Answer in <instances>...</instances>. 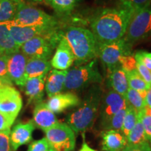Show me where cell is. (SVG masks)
<instances>
[{"label": "cell", "instance_id": "1", "mask_svg": "<svg viewBox=\"0 0 151 151\" xmlns=\"http://www.w3.org/2000/svg\"><path fill=\"white\" fill-rule=\"evenodd\" d=\"M134 14L118 5L104 9L92 18L90 27L98 43H108L124 38Z\"/></svg>", "mask_w": 151, "mask_h": 151}, {"label": "cell", "instance_id": "2", "mask_svg": "<svg viewBox=\"0 0 151 151\" xmlns=\"http://www.w3.org/2000/svg\"><path fill=\"white\" fill-rule=\"evenodd\" d=\"M102 95L101 86L99 84L92 85L77 109L68 115L66 122L76 134H84L93 127L99 114Z\"/></svg>", "mask_w": 151, "mask_h": 151}, {"label": "cell", "instance_id": "3", "mask_svg": "<svg viewBox=\"0 0 151 151\" xmlns=\"http://www.w3.org/2000/svg\"><path fill=\"white\" fill-rule=\"evenodd\" d=\"M62 35L72 50L76 66L86 65L97 57V41L90 30L82 27L70 26Z\"/></svg>", "mask_w": 151, "mask_h": 151}, {"label": "cell", "instance_id": "4", "mask_svg": "<svg viewBox=\"0 0 151 151\" xmlns=\"http://www.w3.org/2000/svg\"><path fill=\"white\" fill-rule=\"evenodd\" d=\"M102 81L96 59L81 66H76L67 71L64 90H78Z\"/></svg>", "mask_w": 151, "mask_h": 151}, {"label": "cell", "instance_id": "5", "mask_svg": "<svg viewBox=\"0 0 151 151\" xmlns=\"http://www.w3.org/2000/svg\"><path fill=\"white\" fill-rule=\"evenodd\" d=\"M10 22L18 27H58L55 17L22 1L19 3L14 19Z\"/></svg>", "mask_w": 151, "mask_h": 151}, {"label": "cell", "instance_id": "6", "mask_svg": "<svg viewBox=\"0 0 151 151\" xmlns=\"http://www.w3.org/2000/svg\"><path fill=\"white\" fill-rule=\"evenodd\" d=\"M62 37V31L58 29L47 35L32 38L23 43L20 50L28 58L49 60Z\"/></svg>", "mask_w": 151, "mask_h": 151}, {"label": "cell", "instance_id": "7", "mask_svg": "<svg viewBox=\"0 0 151 151\" xmlns=\"http://www.w3.org/2000/svg\"><path fill=\"white\" fill-rule=\"evenodd\" d=\"M151 37V4L132 16L124 39L130 45Z\"/></svg>", "mask_w": 151, "mask_h": 151}, {"label": "cell", "instance_id": "8", "mask_svg": "<svg viewBox=\"0 0 151 151\" xmlns=\"http://www.w3.org/2000/svg\"><path fill=\"white\" fill-rule=\"evenodd\" d=\"M50 151H73L76 146V134L67 123L58 122L44 131Z\"/></svg>", "mask_w": 151, "mask_h": 151}, {"label": "cell", "instance_id": "9", "mask_svg": "<svg viewBox=\"0 0 151 151\" xmlns=\"http://www.w3.org/2000/svg\"><path fill=\"white\" fill-rule=\"evenodd\" d=\"M132 48L124 38L111 43H97V57L110 70L120 65L122 57L132 54Z\"/></svg>", "mask_w": 151, "mask_h": 151}, {"label": "cell", "instance_id": "10", "mask_svg": "<svg viewBox=\"0 0 151 151\" xmlns=\"http://www.w3.org/2000/svg\"><path fill=\"white\" fill-rule=\"evenodd\" d=\"M22 107L20 92L13 86L0 87V113L12 125Z\"/></svg>", "mask_w": 151, "mask_h": 151}, {"label": "cell", "instance_id": "11", "mask_svg": "<svg viewBox=\"0 0 151 151\" xmlns=\"http://www.w3.org/2000/svg\"><path fill=\"white\" fill-rule=\"evenodd\" d=\"M128 106L125 97L110 90L102 95L99 109V125L104 130L112 117L121 109Z\"/></svg>", "mask_w": 151, "mask_h": 151}, {"label": "cell", "instance_id": "12", "mask_svg": "<svg viewBox=\"0 0 151 151\" xmlns=\"http://www.w3.org/2000/svg\"><path fill=\"white\" fill-rule=\"evenodd\" d=\"M28 58L20 50L9 55L7 70L9 78L17 86L24 88L26 83L25 69Z\"/></svg>", "mask_w": 151, "mask_h": 151}, {"label": "cell", "instance_id": "13", "mask_svg": "<svg viewBox=\"0 0 151 151\" xmlns=\"http://www.w3.org/2000/svg\"><path fill=\"white\" fill-rule=\"evenodd\" d=\"M11 36L19 46H21L26 41L37 36H44L59 29L57 27H18L10 22H6Z\"/></svg>", "mask_w": 151, "mask_h": 151}, {"label": "cell", "instance_id": "14", "mask_svg": "<svg viewBox=\"0 0 151 151\" xmlns=\"http://www.w3.org/2000/svg\"><path fill=\"white\" fill-rule=\"evenodd\" d=\"M74 61L75 58L72 50L67 41L62 35V39H60L54 55L50 61L52 67L57 70H67L71 67Z\"/></svg>", "mask_w": 151, "mask_h": 151}, {"label": "cell", "instance_id": "15", "mask_svg": "<svg viewBox=\"0 0 151 151\" xmlns=\"http://www.w3.org/2000/svg\"><path fill=\"white\" fill-rule=\"evenodd\" d=\"M35 125L32 120L26 123L17 124L10 133V142L13 150L16 151L23 145L32 140V133Z\"/></svg>", "mask_w": 151, "mask_h": 151}, {"label": "cell", "instance_id": "16", "mask_svg": "<svg viewBox=\"0 0 151 151\" xmlns=\"http://www.w3.org/2000/svg\"><path fill=\"white\" fill-rule=\"evenodd\" d=\"M32 121L35 127L42 129L43 132L59 122L55 113L49 109L47 104L43 101L36 104Z\"/></svg>", "mask_w": 151, "mask_h": 151}, {"label": "cell", "instance_id": "17", "mask_svg": "<svg viewBox=\"0 0 151 151\" xmlns=\"http://www.w3.org/2000/svg\"><path fill=\"white\" fill-rule=\"evenodd\" d=\"M80 103V98L76 94L73 92H66L49 98L46 104L49 109L54 113H60L67 109L78 106Z\"/></svg>", "mask_w": 151, "mask_h": 151}, {"label": "cell", "instance_id": "18", "mask_svg": "<svg viewBox=\"0 0 151 151\" xmlns=\"http://www.w3.org/2000/svg\"><path fill=\"white\" fill-rule=\"evenodd\" d=\"M47 74L28 79L24 85V92L28 97L27 104H37L42 101L44 94Z\"/></svg>", "mask_w": 151, "mask_h": 151}, {"label": "cell", "instance_id": "19", "mask_svg": "<svg viewBox=\"0 0 151 151\" xmlns=\"http://www.w3.org/2000/svg\"><path fill=\"white\" fill-rule=\"evenodd\" d=\"M101 150L103 151H121L127 146V138L120 132L116 130H104Z\"/></svg>", "mask_w": 151, "mask_h": 151}, {"label": "cell", "instance_id": "20", "mask_svg": "<svg viewBox=\"0 0 151 151\" xmlns=\"http://www.w3.org/2000/svg\"><path fill=\"white\" fill-rule=\"evenodd\" d=\"M67 71L68 70L60 71L55 69L49 71L45 83V90L49 98L61 93L64 90Z\"/></svg>", "mask_w": 151, "mask_h": 151}, {"label": "cell", "instance_id": "21", "mask_svg": "<svg viewBox=\"0 0 151 151\" xmlns=\"http://www.w3.org/2000/svg\"><path fill=\"white\" fill-rule=\"evenodd\" d=\"M109 71L110 73L109 76V82L112 90L125 97L126 93L129 89L125 71L119 65L110 69Z\"/></svg>", "mask_w": 151, "mask_h": 151}, {"label": "cell", "instance_id": "22", "mask_svg": "<svg viewBox=\"0 0 151 151\" xmlns=\"http://www.w3.org/2000/svg\"><path fill=\"white\" fill-rule=\"evenodd\" d=\"M51 64L49 60L39 58H28L25 69L26 80L48 74L51 70Z\"/></svg>", "mask_w": 151, "mask_h": 151}, {"label": "cell", "instance_id": "23", "mask_svg": "<svg viewBox=\"0 0 151 151\" xmlns=\"http://www.w3.org/2000/svg\"><path fill=\"white\" fill-rule=\"evenodd\" d=\"M20 46L17 44L11 36L4 22H0V50L4 54L11 55L20 50Z\"/></svg>", "mask_w": 151, "mask_h": 151}, {"label": "cell", "instance_id": "24", "mask_svg": "<svg viewBox=\"0 0 151 151\" xmlns=\"http://www.w3.org/2000/svg\"><path fill=\"white\" fill-rule=\"evenodd\" d=\"M20 0H0V22L12 21Z\"/></svg>", "mask_w": 151, "mask_h": 151}, {"label": "cell", "instance_id": "25", "mask_svg": "<svg viewBox=\"0 0 151 151\" xmlns=\"http://www.w3.org/2000/svg\"><path fill=\"white\" fill-rule=\"evenodd\" d=\"M147 139L145 135L144 129H143L142 122H141V117L138 113V120L137 124L134 127L132 131L127 137V146H140L145 142Z\"/></svg>", "mask_w": 151, "mask_h": 151}, {"label": "cell", "instance_id": "26", "mask_svg": "<svg viewBox=\"0 0 151 151\" xmlns=\"http://www.w3.org/2000/svg\"><path fill=\"white\" fill-rule=\"evenodd\" d=\"M146 93L147 92H140L129 88L125 95L128 106H130L137 112L142 111L146 106L145 100Z\"/></svg>", "mask_w": 151, "mask_h": 151}, {"label": "cell", "instance_id": "27", "mask_svg": "<svg viewBox=\"0 0 151 151\" xmlns=\"http://www.w3.org/2000/svg\"><path fill=\"white\" fill-rule=\"evenodd\" d=\"M82 0H51L50 6L60 16H67L71 14Z\"/></svg>", "mask_w": 151, "mask_h": 151}, {"label": "cell", "instance_id": "28", "mask_svg": "<svg viewBox=\"0 0 151 151\" xmlns=\"http://www.w3.org/2000/svg\"><path fill=\"white\" fill-rule=\"evenodd\" d=\"M126 72V71H125ZM129 88L140 92H147L151 85L147 83L141 76L137 69L126 72Z\"/></svg>", "mask_w": 151, "mask_h": 151}, {"label": "cell", "instance_id": "29", "mask_svg": "<svg viewBox=\"0 0 151 151\" xmlns=\"http://www.w3.org/2000/svg\"><path fill=\"white\" fill-rule=\"evenodd\" d=\"M138 120V112L135 111L130 106H128L127 108L125 116H124L123 123H122L121 133L127 138L129 132L132 131Z\"/></svg>", "mask_w": 151, "mask_h": 151}, {"label": "cell", "instance_id": "30", "mask_svg": "<svg viewBox=\"0 0 151 151\" xmlns=\"http://www.w3.org/2000/svg\"><path fill=\"white\" fill-rule=\"evenodd\" d=\"M151 4V0H119V4L132 11L134 15L138 11L147 8Z\"/></svg>", "mask_w": 151, "mask_h": 151}, {"label": "cell", "instance_id": "31", "mask_svg": "<svg viewBox=\"0 0 151 151\" xmlns=\"http://www.w3.org/2000/svg\"><path fill=\"white\" fill-rule=\"evenodd\" d=\"M127 108L121 109L112 117L105 130H116V131L121 132L122 123L127 112Z\"/></svg>", "mask_w": 151, "mask_h": 151}, {"label": "cell", "instance_id": "32", "mask_svg": "<svg viewBox=\"0 0 151 151\" xmlns=\"http://www.w3.org/2000/svg\"><path fill=\"white\" fill-rule=\"evenodd\" d=\"M9 55L3 54L0 56V81L6 86H13V82L9 78L7 70Z\"/></svg>", "mask_w": 151, "mask_h": 151}, {"label": "cell", "instance_id": "33", "mask_svg": "<svg viewBox=\"0 0 151 151\" xmlns=\"http://www.w3.org/2000/svg\"><path fill=\"white\" fill-rule=\"evenodd\" d=\"M137 60L132 54L122 57L120 60V65L126 72L137 69Z\"/></svg>", "mask_w": 151, "mask_h": 151}, {"label": "cell", "instance_id": "34", "mask_svg": "<svg viewBox=\"0 0 151 151\" xmlns=\"http://www.w3.org/2000/svg\"><path fill=\"white\" fill-rule=\"evenodd\" d=\"M134 56L137 62L144 65L151 71V52L138 50L134 52Z\"/></svg>", "mask_w": 151, "mask_h": 151}, {"label": "cell", "instance_id": "35", "mask_svg": "<svg viewBox=\"0 0 151 151\" xmlns=\"http://www.w3.org/2000/svg\"><path fill=\"white\" fill-rule=\"evenodd\" d=\"M27 151H50V147L46 137H44L32 141L29 145Z\"/></svg>", "mask_w": 151, "mask_h": 151}, {"label": "cell", "instance_id": "36", "mask_svg": "<svg viewBox=\"0 0 151 151\" xmlns=\"http://www.w3.org/2000/svg\"><path fill=\"white\" fill-rule=\"evenodd\" d=\"M138 113L141 117V122H142L143 129H144L146 139L151 146V116H145L141 112V111Z\"/></svg>", "mask_w": 151, "mask_h": 151}, {"label": "cell", "instance_id": "37", "mask_svg": "<svg viewBox=\"0 0 151 151\" xmlns=\"http://www.w3.org/2000/svg\"><path fill=\"white\" fill-rule=\"evenodd\" d=\"M10 130L0 131V151H11Z\"/></svg>", "mask_w": 151, "mask_h": 151}, {"label": "cell", "instance_id": "38", "mask_svg": "<svg viewBox=\"0 0 151 151\" xmlns=\"http://www.w3.org/2000/svg\"><path fill=\"white\" fill-rule=\"evenodd\" d=\"M137 70L147 83L151 85V71L141 63H137Z\"/></svg>", "mask_w": 151, "mask_h": 151}, {"label": "cell", "instance_id": "39", "mask_svg": "<svg viewBox=\"0 0 151 151\" xmlns=\"http://www.w3.org/2000/svg\"><path fill=\"white\" fill-rule=\"evenodd\" d=\"M11 125L9 123L6 119L0 113V131L10 130Z\"/></svg>", "mask_w": 151, "mask_h": 151}, {"label": "cell", "instance_id": "40", "mask_svg": "<svg viewBox=\"0 0 151 151\" xmlns=\"http://www.w3.org/2000/svg\"><path fill=\"white\" fill-rule=\"evenodd\" d=\"M83 134V141L82 146H81V148L80 150H79V151H97L96 150H94V149L90 148V147L88 146V143H86V140H85L84 134Z\"/></svg>", "mask_w": 151, "mask_h": 151}, {"label": "cell", "instance_id": "41", "mask_svg": "<svg viewBox=\"0 0 151 151\" xmlns=\"http://www.w3.org/2000/svg\"><path fill=\"white\" fill-rule=\"evenodd\" d=\"M121 151H140L139 146H126Z\"/></svg>", "mask_w": 151, "mask_h": 151}, {"label": "cell", "instance_id": "42", "mask_svg": "<svg viewBox=\"0 0 151 151\" xmlns=\"http://www.w3.org/2000/svg\"><path fill=\"white\" fill-rule=\"evenodd\" d=\"M146 104L147 106H149L151 108V87L148 91H147L146 96Z\"/></svg>", "mask_w": 151, "mask_h": 151}, {"label": "cell", "instance_id": "43", "mask_svg": "<svg viewBox=\"0 0 151 151\" xmlns=\"http://www.w3.org/2000/svg\"><path fill=\"white\" fill-rule=\"evenodd\" d=\"M23 1L24 3L27 4L33 5V4H42L44 2L43 0H20Z\"/></svg>", "mask_w": 151, "mask_h": 151}, {"label": "cell", "instance_id": "44", "mask_svg": "<svg viewBox=\"0 0 151 151\" xmlns=\"http://www.w3.org/2000/svg\"><path fill=\"white\" fill-rule=\"evenodd\" d=\"M140 151H151V146L148 141L140 145Z\"/></svg>", "mask_w": 151, "mask_h": 151}, {"label": "cell", "instance_id": "45", "mask_svg": "<svg viewBox=\"0 0 151 151\" xmlns=\"http://www.w3.org/2000/svg\"><path fill=\"white\" fill-rule=\"evenodd\" d=\"M43 1H44V2L46 3V4L50 6V3H51V0H43Z\"/></svg>", "mask_w": 151, "mask_h": 151}, {"label": "cell", "instance_id": "46", "mask_svg": "<svg viewBox=\"0 0 151 151\" xmlns=\"http://www.w3.org/2000/svg\"><path fill=\"white\" fill-rule=\"evenodd\" d=\"M2 86H4V83L2 82H1V81H0V87H2Z\"/></svg>", "mask_w": 151, "mask_h": 151}, {"label": "cell", "instance_id": "47", "mask_svg": "<svg viewBox=\"0 0 151 151\" xmlns=\"http://www.w3.org/2000/svg\"><path fill=\"white\" fill-rule=\"evenodd\" d=\"M3 54H4V52H3L2 51H1V50H0V56H1V55H2Z\"/></svg>", "mask_w": 151, "mask_h": 151}]
</instances>
